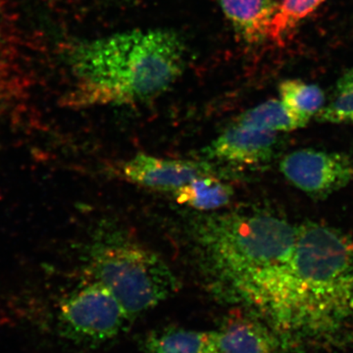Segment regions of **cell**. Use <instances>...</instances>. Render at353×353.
<instances>
[{
	"label": "cell",
	"instance_id": "cell-17",
	"mask_svg": "<svg viewBox=\"0 0 353 353\" xmlns=\"http://www.w3.org/2000/svg\"><path fill=\"white\" fill-rule=\"evenodd\" d=\"M353 88V67L350 71H347L341 80L338 82L336 88Z\"/></svg>",
	"mask_w": 353,
	"mask_h": 353
},
{
	"label": "cell",
	"instance_id": "cell-12",
	"mask_svg": "<svg viewBox=\"0 0 353 353\" xmlns=\"http://www.w3.org/2000/svg\"><path fill=\"white\" fill-rule=\"evenodd\" d=\"M176 202L199 211L225 208L234 196L233 187L218 175L197 176L174 192Z\"/></svg>",
	"mask_w": 353,
	"mask_h": 353
},
{
	"label": "cell",
	"instance_id": "cell-3",
	"mask_svg": "<svg viewBox=\"0 0 353 353\" xmlns=\"http://www.w3.org/2000/svg\"><path fill=\"white\" fill-rule=\"evenodd\" d=\"M183 39L163 29L132 30L77 46L71 105H122L154 99L182 75Z\"/></svg>",
	"mask_w": 353,
	"mask_h": 353
},
{
	"label": "cell",
	"instance_id": "cell-16",
	"mask_svg": "<svg viewBox=\"0 0 353 353\" xmlns=\"http://www.w3.org/2000/svg\"><path fill=\"white\" fill-rule=\"evenodd\" d=\"M318 121L332 124H353V88H336L334 101L320 110Z\"/></svg>",
	"mask_w": 353,
	"mask_h": 353
},
{
	"label": "cell",
	"instance_id": "cell-13",
	"mask_svg": "<svg viewBox=\"0 0 353 353\" xmlns=\"http://www.w3.org/2000/svg\"><path fill=\"white\" fill-rule=\"evenodd\" d=\"M280 101L292 120L303 128L324 108V92L312 83L285 80L279 87Z\"/></svg>",
	"mask_w": 353,
	"mask_h": 353
},
{
	"label": "cell",
	"instance_id": "cell-14",
	"mask_svg": "<svg viewBox=\"0 0 353 353\" xmlns=\"http://www.w3.org/2000/svg\"><path fill=\"white\" fill-rule=\"evenodd\" d=\"M325 0H280L277 2L269 28L268 39L284 44L296 32L299 26Z\"/></svg>",
	"mask_w": 353,
	"mask_h": 353
},
{
	"label": "cell",
	"instance_id": "cell-8",
	"mask_svg": "<svg viewBox=\"0 0 353 353\" xmlns=\"http://www.w3.org/2000/svg\"><path fill=\"white\" fill-rule=\"evenodd\" d=\"M278 141V132L233 124L204 148L203 155L230 164L261 165L273 157Z\"/></svg>",
	"mask_w": 353,
	"mask_h": 353
},
{
	"label": "cell",
	"instance_id": "cell-9",
	"mask_svg": "<svg viewBox=\"0 0 353 353\" xmlns=\"http://www.w3.org/2000/svg\"><path fill=\"white\" fill-rule=\"evenodd\" d=\"M215 334L218 353H288L275 332L255 316L230 320Z\"/></svg>",
	"mask_w": 353,
	"mask_h": 353
},
{
	"label": "cell",
	"instance_id": "cell-4",
	"mask_svg": "<svg viewBox=\"0 0 353 353\" xmlns=\"http://www.w3.org/2000/svg\"><path fill=\"white\" fill-rule=\"evenodd\" d=\"M90 271L95 282L112 292L131 319L157 307L179 289L175 274L157 252L120 232L94 243Z\"/></svg>",
	"mask_w": 353,
	"mask_h": 353
},
{
	"label": "cell",
	"instance_id": "cell-5",
	"mask_svg": "<svg viewBox=\"0 0 353 353\" xmlns=\"http://www.w3.org/2000/svg\"><path fill=\"white\" fill-rule=\"evenodd\" d=\"M58 319L69 340L97 345L117 336L131 318L112 292L94 281L62 301Z\"/></svg>",
	"mask_w": 353,
	"mask_h": 353
},
{
	"label": "cell",
	"instance_id": "cell-11",
	"mask_svg": "<svg viewBox=\"0 0 353 353\" xmlns=\"http://www.w3.org/2000/svg\"><path fill=\"white\" fill-rule=\"evenodd\" d=\"M141 348L145 353H218L215 331L175 327L146 334Z\"/></svg>",
	"mask_w": 353,
	"mask_h": 353
},
{
	"label": "cell",
	"instance_id": "cell-2",
	"mask_svg": "<svg viewBox=\"0 0 353 353\" xmlns=\"http://www.w3.org/2000/svg\"><path fill=\"white\" fill-rule=\"evenodd\" d=\"M288 353L353 343V239L321 223L297 230Z\"/></svg>",
	"mask_w": 353,
	"mask_h": 353
},
{
	"label": "cell",
	"instance_id": "cell-10",
	"mask_svg": "<svg viewBox=\"0 0 353 353\" xmlns=\"http://www.w3.org/2000/svg\"><path fill=\"white\" fill-rule=\"evenodd\" d=\"M236 34L245 43L268 39L277 2L274 0H216Z\"/></svg>",
	"mask_w": 353,
	"mask_h": 353
},
{
	"label": "cell",
	"instance_id": "cell-6",
	"mask_svg": "<svg viewBox=\"0 0 353 353\" xmlns=\"http://www.w3.org/2000/svg\"><path fill=\"white\" fill-rule=\"evenodd\" d=\"M281 172L294 187L314 199H324L352 181L353 165L347 155L324 150H294L283 158Z\"/></svg>",
	"mask_w": 353,
	"mask_h": 353
},
{
	"label": "cell",
	"instance_id": "cell-7",
	"mask_svg": "<svg viewBox=\"0 0 353 353\" xmlns=\"http://www.w3.org/2000/svg\"><path fill=\"white\" fill-rule=\"evenodd\" d=\"M120 175L146 189L176 192L197 176L217 175L213 164L138 153L120 165Z\"/></svg>",
	"mask_w": 353,
	"mask_h": 353
},
{
	"label": "cell",
	"instance_id": "cell-1",
	"mask_svg": "<svg viewBox=\"0 0 353 353\" xmlns=\"http://www.w3.org/2000/svg\"><path fill=\"white\" fill-rule=\"evenodd\" d=\"M297 230L267 211L213 213L190 226L197 266L213 294L248 309L280 339L294 301Z\"/></svg>",
	"mask_w": 353,
	"mask_h": 353
},
{
	"label": "cell",
	"instance_id": "cell-15",
	"mask_svg": "<svg viewBox=\"0 0 353 353\" xmlns=\"http://www.w3.org/2000/svg\"><path fill=\"white\" fill-rule=\"evenodd\" d=\"M234 124L278 134L299 129L280 99H269L248 109L236 118Z\"/></svg>",
	"mask_w": 353,
	"mask_h": 353
}]
</instances>
